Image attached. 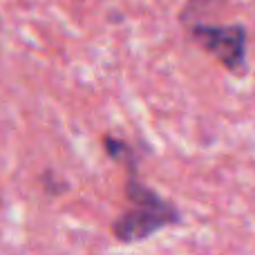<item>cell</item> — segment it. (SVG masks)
<instances>
[{"label": "cell", "mask_w": 255, "mask_h": 255, "mask_svg": "<svg viewBox=\"0 0 255 255\" xmlns=\"http://www.w3.org/2000/svg\"><path fill=\"white\" fill-rule=\"evenodd\" d=\"M128 197L134 202V208L124 213L112 229L121 242H139L161 231L163 226L179 222V213L168 202H163L157 193L139 184L134 179V172L128 179Z\"/></svg>", "instance_id": "obj_1"}, {"label": "cell", "mask_w": 255, "mask_h": 255, "mask_svg": "<svg viewBox=\"0 0 255 255\" xmlns=\"http://www.w3.org/2000/svg\"><path fill=\"white\" fill-rule=\"evenodd\" d=\"M195 38L220 58L229 70H240L244 63V29L242 27H195Z\"/></svg>", "instance_id": "obj_2"}]
</instances>
